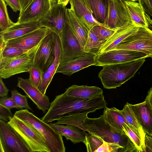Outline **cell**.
<instances>
[{
	"label": "cell",
	"instance_id": "46",
	"mask_svg": "<svg viewBox=\"0 0 152 152\" xmlns=\"http://www.w3.org/2000/svg\"><path fill=\"white\" fill-rule=\"evenodd\" d=\"M21 7L20 14L32 0H18Z\"/></svg>",
	"mask_w": 152,
	"mask_h": 152
},
{
	"label": "cell",
	"instance_id": "3",
	"mask_svg": "<svg viewBox=\"0 0 152 152\" xmlns=\"http://www.w3.org/2000/svg\"><path fill=\"white\" fill-rule=\"evenodd\" d=\"M145 58L103 66L98 77L104 88H116L133 77L145 61Z\"/></svg>",
	"mask_w": 152,
	"mask_h": 152
},
{
	"label": "cell",
	"instance_id": "6",
	"mask_svg": "<svg viewBox=\"0 0 152 152\" xmlns=\"http://www.w3.org/2000/svg\"><path fill=\"white\" fill-rule=\"evenodd\" d=\"M41 42L32 49L15 57L0 58V77L6 79L17 74L28 72L33 65Z\"/></svg>",
	"mask_w": 152,
	"mask_h": 152
},
{
	"label": "cell",
	"instance_id": "47",
	"mask_svg": "<svg viewBox=\"0 0 152 152\" xmlns=\"http://www.w3.org/2000/svg\"><path fill=\"white\" fill-rule=\"evenodd\" d=\"M88 7V8L92 11L89 0H81Z\"/></svg>",
	"mask_w": 152,
	"mask_h": 152
},
{
	"label": "cell",
	"instance_id": "40",
	"mask_svg": "<svg viewBox=\"0 0 152 152\" xmlns=\"http://www.w3.org/2000/svg\"><path fill=\"white\" fill-rule=\"evenodd\" d=\"M13 116L10 109L0 104V120L7 122Z\"/></svg>",
	"mask_w": 152,
	"mask_h": 152
},
{
	"label": "cell",
	"instance_id": "39",
	"mask_svg": "<svg viewBox=\"0 0 152 152\" xmlns=\"http://www.w3.org/2000/svg\"><path fill=\"white\" fill-rule=\"evenodd\" d=\"M0 104L10 110L13 108L20 109L11 97L7 96L1 97Z\"/></svg>",
	"mask_w": 152,
	"mask_h": 152
},
{
	"label": "cell",
	"instance_id": "4",
	"mask_svg": "<svg viewBox=\"0 0 152 152\" xmlns=\"http://www.w3.org/2000/svg\"><path fill=\"white\" fill-rule=\"evenodd\" d=\"M14 115L32 125L41 134L50 152L65 151L62 136L49 124L42 121L27 109L16 111Z\"/></svg>",
	"mask_w": 152,
	"mask_h": 152
},
{
	"label": "cell",
	"instance_id": "16",
	"mask_svg": "<svg viewBox=\"0 0 152 152\" xmlns=\"http://www.w3.org/2000/svg\"><path fill=\"white\" fill-rule=\"evenodd\" d=\"M51 6L50 0H32L19 14L16 23L38 20L45 15Z\"/></svg>",
	"mask_w": 152,
	"mask_h": 152
},
{
	"label": "cell",
	"instance_id": "43",
	"mask_svg": "<svg viewBox=\"0 0 152 152\" xmlns=\"http://www.w3.org/2000/svg\"><path fill=\"white\" fill-rule=\"evenodd\" d=\"M2 78L0 77V97L7 96L9 90L6 86L2 80Z\"/></svg>",
	"mask_w": 152,
	"mask_h": 152
},
{
	"label": "cell",
	"instance_id": "34",
	"mask_svg": "<svg viewBox=\"0 0 152 152\" xmlns=\"http://www.w3.org/2000/svg\"><path fill=\"white\" fill-rule=\"evenodd\" d=\"M7 4L4 0H0V29L2 31L14 25L10 19L7 9Z\"/></svg>",
	"mask_w": 152,
	"mask_h": 152
},
{
	"label": "cell",
	"instance_id": "11",
	"mask_svg": "<svg viewBox=\"0 0 152 152\" xmlns=\"http://www.w3.org/2000/svg\"><path fill=\"white\" fill-rule=\"evenodd\" d=\"M148 55L143 52L122 49H114L96 55L95 66L117 64L129 62L143 58Z\"/></svg>",
	"mask_w": 152,
	"mask_h": 152
},
{
	"label": "cell",
	"instance_id": "30",
	"mask_svg": "<svg viewBox=\"0 0 152 152\" xmlns=\"http://www.w3.org/2000/svg\"><path fill=\"white\" fill-rule=\"evenodd\" d=\"M89 1L94 17L103 24L107 12L108 0H89Z\"/></svg>",
	"mask_w": 152,
	"mask_h": 152
},
{
	"label": "cell",
	"instance_id": "9",
	"mask_svg": "<svg viewBox=\"0 0 152 152\" xmlns=\"http://www.w3.org/2000/svg\"><path fill=\"white\" fill-rule=\"evenodd\" d=\"M133 21L123 0H108L104 26L116 30Z\"/></svg>",
	"mask_w": 152,
	"mask_h": 152
},
{
	"label": "cell",
	"instance_id": "26",
	"mask_svg": "<svg viewBox=\"0 0 152 152\" xmlns=\"http://www.w3.org/2000/svg\"><path fill=\"white\" fill-rule=\"evenodd\" d=\"M64 92L67 96L82 99L97 97L103 94L102 90L97 86L76 85L69 87Z\"/></svg>",
	"mask_w": 152,
	"mask_h": 152
},
{
	"label": "cell",
	"instance_id": "1",
	"mask_svg": "<svg viewBox=\"0 0 152 152\" xmlns=\"http://www.w3.org/2000/svg\"><path fill=\"white\" fill-rule=\"evenodd\" d=\"M107 104L103 94L97 97L82 99L67 96L64 92L56 96L50 103L47 112L41 119L48 123L66 115L94 112L104 109Z\"/></svg>",
	"mask_w": 152,
	"mask_h": 152
},
{
	"label": "cell",
	"instance_id": "25",
	"mask_svg": "<svg viewBox=\"0 0 152 152\" xmlns=\"http://www.w3.org/2000/svg\"><path fill=\"white\" fill-rule=\"evenodd\" d=\"M132 106L146 134L152 137V112L149 106L145 101Z\"/></svg>",
	"mask_w": 152,
	"mask_h": 152
},
{
	"label": "cell",
	"instance_id": "23",
	"mask_svg": "<svg viewBox=\"0 0 152 152\" xmlns=\"http://www.w3.org/2000/svg\"><path fill=\"white\" fill-rule=\"evenodd\" d=\"M58 133L70 140L74 144L84 141L87 133L86 131L76 126L70 125L57 124L56 123L49 124Z\"/></svg>",
	"mask_w": 152,
	"mask_h": 152
},
{
	"label": "cell",
	"instance_id": "41",
	"mask_svg": "<svg viewBox=\"0 0 152 152\" xmlns=\"http://www.w3.org/2000/svg\"><path fill=\"white\" fill-rule=\"evenodd\" d=\"M4 0L7 5L10 6L14 12H16L18 11H20L21 7L18 0Z\"/></svg>",
	"mask_w": 152,
	"mask_h": 152
},
{
	"label": "cell",
	"instance_id": "19",
	"mask_svg": "<svg viewBox=\"0 0 152 152\" xmlns=\"http://www.w3.org/2000/svg\"><path fill=\"white\" fill-rule=\"evenodd\" d=\"M61 45L58 36L55 34L54 54L55 59L47 70L43 72L42 81L37 88L45 94L47 89L51 81L60 64L61 56Z\"/></svg>",
	"mask_w": 152,
	"mask_h": 152
},
{
	"label": "cell",
	"instance_id": "33",
	"mask_svg": "<svg viewBox=\"0 0 152 152\" xmlns=\"http://www.w3.org/2000/svg\"><path fill=\"white\" fill-rule=\"evenodd\" d=\"M88 114H79L66 115L58 120L55 123L57 124L70 125L76 126L87 132L83 126L82 124L86 118L88 117Z\"/></svg>",
	"mask_w": 152,
	"mask_h": 152
},
{
	"label": "cell",
	"instance_id": "36",
	"mask_svg": "<svg viewBox=\"0 0 152 152\" xmlns=\"http://www.w3.org/2000/svg\"><path fill=\"white\" fill-rule=\"evenodd\" d=\"M11 97L16 104L22 109L23 108L32 111L29 106L27 99L28 98L26 95H23L20 93L17 90L14 89L11 91Z\"/></svg>",
	"mask_w": 152,
	"mask_h": 152
},
{
	"label": "cell",
	"instance_id": "48",
	"mask_svg": "<svg viewBox=\"0 0 152 152\" xmlns=\"http://www.w3.org/2000/svg\"><path fill=\"white\" fill-rule=\"evenodd\" d=\"M69 1V0H58V3L62 4L66 6Z\"/></svg>",
	"mask_w": 152,
	"mask_h": 152
},
{
	"label": "cell",
	"instance_id": "2",
	"mask_svg": "<svg viewBox=\"0 0 152 152\" xmlns=\"http://www.w3.org/2000/svg\"><path fill=\"white\" fill-rule=\"evenodd\" d=\"M82 125L88 133L100 138L110 145L113 152H138L129 137L111 126L102 115L95 118L87 117Z\"/></svg>",
	"mask_w": 152,
	"mask_h": 152
},
{
	"label": "cell",
	"instance_id": "44",
	"mask_svg": "<svg viewBox=\"0 0 152 152\" xmlns=\"http://www.w3.org/2000/svg\"><path fill=\"white\" fill-rule=\"evenodd\" d=\"M145 142L146 152H152V137L146 134Z\"/></svg>",
	"mask_w": 152,
	"mask_h": 152
},
{
	"label": "cell",
	"instance_id": "14",
	"mask_svg": "<svg viewBox=\"0 0 152 152\" xmlns=\"http://www.w3.org/2000/svg\"><path fill=\"white\" fill-rule=\"evenodd\" d=\"M51 31L48 28H40L20 37L7 41L6 46L16 47L28 50L39 44Z\"/></svg>",
	"mask_w": 152,
	"mask_h": 152
},
{
	"label": "cell",
	"instance_id": "49",
	"mask_svg": "<svg viewBox=\"0 0 152 152\" xmlns=\"http://www.w3.org/2000/svg\"><path fill=\"white\" fill-rule=\"evenodd\" d=\"M51 5H52L56 4H58V0H50Z\"/></svg>",
	"mask_w": 152,
	"mask_h": 152
},
{
	"label": "cell",
	"instance_id": "51",
	"mask_svg": "<svg viewBox=\"0 0 152 152\" xmlns=\"http://www.w3.org/2000/svg\"><path fill=\"white\" fill-rule=\"evenodd\" d=\"M130 0V1H134V2L136 1H139V0Z\"/></svg>",
	"mask_w": 152,
	"mask_h": 152
},
{
	"label": "cell",
	"instance_id": "13",
	"mask_svg": "<svg viewBox=\"0 0 152 152\" xmlns=\"http://www.w3.org/2000/svg\"><path fill=\"white\" fill-rule=\"evenodd\" d=\"M55 33L52 31L41 42L35 55L33 65L46 71L55 59L54 54Z\"/></svg>",
	"mask_w": 152,
	"mask_h": 152
},
{
	"label": "cell",
	"instance_id": "8",
	"mask_svg": "<svg viewBox=\"0 0 152 152\" xmlns=\"http://www.w3.org/2000/svg\"><path fill=\"white\" fill-rule=\"evenodd\" d=\"M59 37L61 49L60 64L75 59L86 52L81 47L67 20Z\"/></svg>",
	"mask_w": 152,
	"mask_h": 152
},
{
	"label": "cell",
	"instance_id": "7",
	"mask_svg": "<svg viewBox=\"0 0 152 152\" xmlns=\"http://www.w3.org/2000/svg\"><path fill=\"white\" fill-rule=\"evenodd\" d=\"M114 49L131 50L143 52L152 58V30L140 27L135 32L121 42Z\"/></svg>",
	"mask_w": 152,
	"mask_h": 152
},
{
	"label": "cell",
	"instance_id": "17",
	"mask_svg": "<svg viewBox=\"0 0 152 152\" xmlns=\"http://www.w3.org/2000/svg\"><path fill=\"white\" fill-rule=\"evenodd\" d=\"M17 86L22 89L37 108L44 113L49 110L50 103L48 96L43 94L37 88L31 83L28 79L18 77Z\"/></svg>",
	"mask_w": 152,
	"mask_h": 152
},
{
	"label": "cell",
	"instance_id": "50",
	"mask_svg": "<svg viewBox=\"0 0 152 152\" xmlns=\"http://www.w3.org/2000/svg\"><path fill=\"white\" fill-rule=\"evenodd\" d=\"M150 2V4L152 8V0H148Z\"/></svg>",
	"mask_w": 152,
	"mask_h": 152
},
{
	"label": "cell",
	"instance_id": "35",
	"mask_svg": "<svg viewBox=\"0 0 152 152\" xmlns=\"http://www.w3.org/2000/svg\"><path fill=\"white\" fill-rule=\"evenodd\" d=\"M28 72L29 81L37 88L42 81L44 72L39 67L34 65L30 68Z\"/></svg>",
	"mask_w": 152,
	"mask_h": 152
},
{
	"label": "cell",
	"instance_id": "38",
	"mask_svg": "<svg viewBox=\"0 0 152 152\" xmlns=\"http://www.w3.org/2000/svg\"><path fill=\"white\" fill-rule=\"evenodd\" d=\"M28 51L17 47L6 46L0 56V59L2 58H10L15 57Z\"/></svg>",
	"mask_w": 152,
	"mask_h": 152
},
{
	"label": "cell",
	"instance_id": "10",
	"mask_svg": "<svg viewBox=\"0 0 152 152\" xmlns=\"http://www.w3.org/2000/svg\"><path fill=\"white\" fill-rule=\"evenodd\" d=\"M0 152H31L7 122L0 120Z\"/></svg>",
	"mask_w": 152,
	"mask_h": 152
},
{
	"label": "cell",
	"instance_id": "31",
	"mask_svg": "<svg viewBox=\"0 0 152 152\" xmlns=\"http://www.w3.org/2000/svg\"><path fill=\"white\" fill-rule=\"evenodd\" d=\"M105 43L97 36L92 29L89 31L84 51L97 55Z\"/></svg>",
	"mask_w": 152,
	"mask_h": 152
},
{
	"label": "cell",
	"instance_id": "27",
	"mask_svg": "<svg viewBox=\"0 0 152 152\" xmlns=\"http://www.w3.org/2000/svg\"><path fill=\"white\" fill-rule=\"evenodd\" d=\"M106 121L112 127L120 133L125 134L123 131V126L128 123L123 115L121 110L115 107L104 108L102 115Z\"/></svg>",
	"mask_w": 152,
	"mask_h": 152
},
{
	"label": "cell",
	"instance_id": "37",
	"mask_svg": "<svg viewBox=\"0 0 152 152\" xmlns=\"http://www.w3.org/2000/svg\"><path fill=\"white\" fill-rule=\"evenodd\" d=\"M92 29L97 36L105 42L117 30L112 29L100 25L95 26Z\"/></svg>",
	"mask_w": 152,
	"mask_h": 152
},
{
	"label": "cell",
	"instance_id": "20",
	"mask_svg": "<svg viewBox=\"0 0 152 152\" xmlns=\"http://www.w3.org/2000/svg\"><path fill=\"white\" fill-rule=\"evenodd\" d=\"M42 28L38 20L15 24L7 29L0 32V36L6 42L22 36Z\"/></svg>",
	"mask_w": 152,
	"mask_h": 152
},
{
	"label": "cell",
	"instance_id": "45",
	"mask_svg": "<svg viewBox=\"0 0 152 152\" xmlns=\"http://www.w3.org/2000/svg\"><path fill=\"white\" fill-rule=\"evenodd\" d=\"M152 112V87L149 90L145 101Z\"/></svg>",
	"mask_w": 152,
	"mask_h": 152
},
{
	"label": "cell",
	"instance_id": "28",
	"mask_svg": "<svg viewBox=\"0 0 152 152\" xmlns=\"http://www.w3.org/2000/svg\"><path fill=\"white\" fill-rule=\"evenodd\" d=\"M121 112L128 124L140 135L143 141L145 143L146 133L140 124L132 104L126 102Z\"/></svg>",
	"mask_w": 152,
	"mask_h": 152
},
{
	"label": "cell",
	"instance_id": "42",
	"mask_svg": "<svg viewBox=\"0 0 152 152\" xmlns=\"http://www.w3.org/2000/svg\"><path fill=\"white\" fill-rule=\"evenodd\" d=\"M138 2L142 6L145 11L152 17V8L148 0H139Z\"/></svg>",
	"mask_w": 152,
	"mask_h": 152
},
{
	"label": "cell",
	"instance_id": "32",
	"mask_svg": "<svg viewBox=\"0 0 152 152\" xmlns=\"http://www.w3.org/2000/svg\"><path fill=\"white\" fill-rule=\"evenodd\" d=\"M123 127L124 134L134 144L138 152H146L145 143L140 135L127 124H124Z\"/></svg>",
	"mask_w": 152,
	"mask_h": 152
},
{
	"label": "cell",
	"instance_id": "18",
	"mask_svg": "<svg viewBox=\"0 0 152 152\" xmlns=\"http://www.w3.org/2000/svg\"><path fill=\"white\" fill-rule=\"evenodd\" d=\"M140 27L133 21L118 28L115 33L103 45L99 54L114 49L121 42L136 32Z\"/></svg>",
	"mask_w": 152,
	"mask_h": 152
},
{
	"label": "cell",
	"instance_id": "22",
	"mask_svg": "<svg viewBox=\"0 0 152 152\" xmlns=\"http://www.w3.org/2000/svg\"><path fill=\"white\" fill-rule=\"evenodd\" d=\"M69 2L76 16L89 31L96 25L104 26L95 20L92 12L81 0H69Z\"/></svg>",
	"mask_w": 152,
	"mask_h": 152
},
{
	"label": "cell",
	"instance_id": "29",
	"mask_svg": "<svg viewBox=\"0 0 152 152\" xmlns=\"http://www.w3.org/2000/svg\"><path fill=\"white\" fill-rule=\"evenodd\" d=\"M83 143L88 152H113L112 147L100 138L88 133Z\"/></svg>",
	"mask_w": 152,
	"mask_h": 152
},
{
	"label": "cell",
	"instance_id": "12",
	"mask_svg": "<svg viewBox=\"0 0 152 152\" xmlns=\"http://www.w3.org/2000/svg\"><path fill=\"white\" fill-rule=\"evenodd\" d=\"M66 6L56 4L51 7L45 15L39 20L42 27H46L59 36L66 21Z\"/></svg>",
	"mask_w": 152,
	"mask_h": 152
},
{
	"label": "cell",
	"instance_id": "24",
	"mask_svg": "<svg viewBox=\"0 0 152 152\" xmlns=\"http://www.w3.org/2000/svg\"><path fill=\"white\" fill-rule=\"evenodd\" d=\"M66 10L67 20L84 50L88 38L89 30L76 16L71 8H67Z\"/></svg>",
	"mask_w": 152,
	"mask_h": 152
},
{
	"label": "cell",
	"instance_id": "52",
	"mask_svg": "<svg viewBox=\"0 0 152 152\" xmlns=\"http://www.w3.org/2000/svg\"></svg>",
	"mask_w": 152,
	"mask_h": 152
},
{
	"label": "cell",
	"instance_id": "15",
	"mask_svg": "<svg viewBox=\"0 0 152 152\" xmlns=\"http://www.w3.org/2000/svg\"><path fill=\"white\" fill-rule=\"evenodd\" d=\"M96 55L86 52L75 59L59 64L56 73L70 76L90 66H95Z\"/></svg>",
	"mask_w": 152,
	"mask_h": 152
},
{
	"label": "cell",
	"instance_id": "21",
	"mask_svg": "<svg viewBox=\"0 0 152 152\" xmlns=\"http://www.w3.org/2000/svg\"><path fill=\"white\" fill-rule=\"evenodd\" d=\"M132 20L140 27L148 28L152 25V20L141 5L136 1L123 0Z\"/></svg>",
	"mask_w": 152,
	"mask_h": 152
},
{
	"label": "cell",
	"instance_id": "5",
	"mask_svg": "<svg viewBox=\"0 0 152 152\" xmlns=\"http://www.w3.org/2000/svg\"><path fill=\"white\" fill-rule=\"evenodd\" d=\"M7 122L31 152H50L43 137L32 125L14 115Z\"/></svg>",
	"mask_w": 152,
	"mask_h": 152
}]
</instances>
